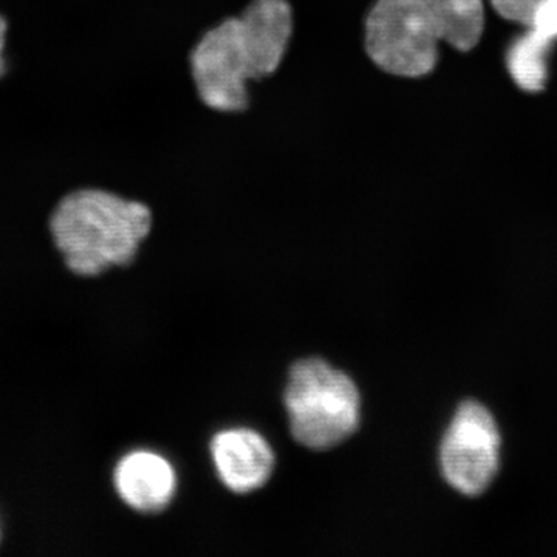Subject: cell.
I'll list each match as a JSON object with an SVG mask.
<instances>
[{
    "instance_id": "6da1fadb",
    "label": "cell",
    "mask_w": 557,
    "mask_h": 557,
    "mask_svg": "<svg viewBox=\"0 0 557 557\" xmlns=\"http://www.w3.org/2000/svg\"><path fill=\"white\" fill-rule=\"evenodd\" d=\"M296 32L289 0H249L201 33L190 47V79L201 104L218 113L251 106V86L276 75Z\"/></svg>"
},
{
    "instance_id": "7a4b0ae2",
    "label": "cell",
    "mask_w": 557,
    "mask_h": 557,
    "mask_svg": "<svg viewBox=\"0 0 557 557\" xmlns=\"http://www.w3.org/2000/svg\"><path fill=\"white\" fill-rule=\"evenodd\" d=\"M485 28V0H373L362 20V50L391 78L426 79L442 62V46L469 53Z\"/></svg>"
},
{
    "instance_id": "3957f363",
    "label": "cell",
    "mask_w": 557,
    "mask_h": 557,
    "mask_svg": "<svg viewBox=\"0 0 557 557\" xmlns=\"http://www.w3.org/2000/svg\"><path fill=\"white\" fill-rule=\"evenodd\" d=\"M152 228L148 203L102 188L72 190L50 218L51 236L65 265L87 277L131 265Z\"/></svg>"
},
{
    "instance_id": "277c9868",
    "label": "cell",
    "mask_w": 557,
    "mask_h": 557,
    "mask_svg": "<svg viewBox=\"0 0 557 557\" xmlns=\"http://www.w3.org/2000/svg\"><path fill=\"white\" fill-rule=\"evenodd\" d=\"M285 408L293 437L313 450L346 442L361 420L357 384L319 358L302 359L289 370Z\"/></svg>"
},
{
    "instance_id": "5b68a950",
    "label": "cell",
    "mask_w": 557,
    "mask_h": 557,
    "mask_svg": "<svg viewBox=\"0 0 557 557\" xmlns=\"http://www.w3.org/2000/svg\"><path fill=\"white\" fill-rule=\"evenodd\" d=\"M500 445V432L490 410L475 401L463 403L440 445V468L446 483L463 496L485 493L498 471Z\"/></svg>"
},
{
    "instance_id": "8992f818",
    "label": "cell",
    "mask_w": 557,
    "mask_h": 557,
    "mask_svg": "<svg viewBox=\"0 0 557 557\" xmlns=\"http://www.w3.org/2000/svg\"><path fill=\"white\" fill-rule=\"evenodd\" d=\"M211 454L220 480L233 493H255L273 474V449L262 435L249 429L220 432L212 438Z\"/></svg>"
},
{
    "instance_id": "52a82bcc",
    "label": "cell",
    "mask_w": 557,
    "mask_h": 557,
    "mask_svg": "<svg viewBox=\"0 0 557 557\" xmlns=\"http://www.w3.org/2000/svg\"><path fill=\"white\" fill-rule=\"evenodd\" d=\"M113 482L124 504L145 515L170 507L177 491V475L170 461L149 450H135L121 458Z\"/></svg>"
},
{
    "instance_id": "ba28073f",
    "label": "cell",
    "mask_w": 557,
    "mask_h": 557,
    "mask_svg": "<svg viewBox=\"0 0 557 557\" xmlns=\"http://www.w3.org/2000/svg\"><path fill=\"white\" fill-rule=\"evenodd\" d=\"M556 44L530 27H523L520 35L509 40L505 50V67L520 91L537 95L547 89Z\"/></svg>"
},
{
    "instance_id": "9c48e42d",
    "label": "cell",
    "mask_w": 557,
    "mask_h": 557,
    "mask_svg": "<svg viewBox=\"0 0 557 557\" xmlns=\"http://www.w3.org/2000/svg\"><path fill=\"white\" fill-rule=\"evenodd\" d=\"M487 2L498 17L523 28L530 25L534 10L542 0H487Z\"/></svg>"
},
{
    "instance_id": "30bf717a",
    "label": "cell",
    "mask_w": 557,
    "mask_h": 557,
    "mask_svg": "<svg viewBox=\"0 0 557 557\" xmlns=\"http://www.w3.org/2000/svg\"><path fill=\"white\" fill-rule=\"evenodd\" d=\"M7 33H9V22H7L5 17L0 14V78H2L3 75H7V70H9V64H7L5 57H3L7 44Z\"/></svg>"
}]
</instances>
